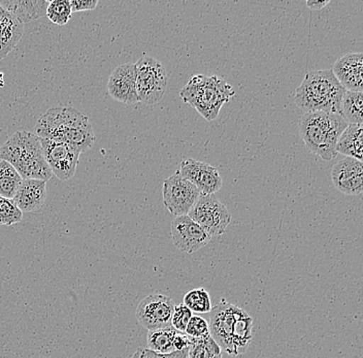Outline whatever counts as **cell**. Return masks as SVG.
Masks as SVG:
<instances>
[{"label":"cell","instance_id":"9","mask_svg":"<svg viewBox=\"0 0 363 358\" xmlns=\"http://www.w3.org/2000/svg\"><path fill=\"white\" fill-rule=\"evenodd\" d=\"M163 203L176 217L188 215L201 196L196 186L186 180L178 171L163 182Z\"/></svg>","mask_w":363,"mask_h":358},{"label":"cell","instance_id":"34","mask_svg":"<svg viewBox=\"0 0 363 358\" xmlns=\"http://www.w3.org/2000/svg\"><path fill=\"white\" fill-rule=\"evenodd\" d=\"M4 76L2 72H0V88L4 87Z\"/></svg>","mask_w":363,"mask_h":358},{"label":"cell","instance_id":"4","mask_svg":"<svg viewBox=\"0 0 363 358\" xmlns=\"http://www.w3.org/2000/svg\"><path fill=\"white\" fill-rule=\"evenodd\" d=\"M348 126L342 115L328 112L306 113L298 124L306 149L328 162L339 155L337 144Z\"/></svg>","mask_w":363,"mask_h":358},{"label":"cell","instance_id":"20","mask_svg":"<svg viewBox=\"0 0 363 358\" xmlns=\"http://www.w3.org/2000/svg\"><path fill=\"white\" fill-rule=\"evenodd\" d=\"M339 154L363 162V126L349 124L337 144Z\"/></svg>","mask_w":363,"mask_h":358},{"label":"cell","instance_id":"21","mask_svg":"<svg viewBox=\"0 0 363 358\" xmlns=\"http://www.w3.org/2000/svg\"><path fill=\"white\" fill-rule=\"evenodd\" d=\"M177 332H178L172 326L149 330L147 337V347L150 350L162 354L174 352V340Z\"/></svg>","mask_w":363,"mask_h":358},{"label":"cell","instance_id":"31","mask_svg":"<svg viewBox=\"0 0 363 358\" xmlns=\"http://www.w3.org/2000/svg\"><path fill=\"white\" fill-rule=\"evenodd\" d=\"M97 4H99V0H72L70 1L72 13L95 10Z\"/></svg>","mask_w":363,"mask_h":358},{"label":"cell","instance_id":"30","mask_svg":"<svg viewBox=\"0 0 363 358\" xmlns=\"http://www.w3.org/2000/svg\"><path fill=\"white\" fill-rule=\"evenodd\" d=\"M188 352H189V348L182 351H174L167 354L155 352L150 350L149 348H138L131 358H187Z\"/></svg>","mask_w":363,"mask_h":358},{"label":"cell","instance_id":"14","mask_svg":"<svg viewBox=\"0 0 363 358\" xmlns=\"http://www.w3.org/2000/svg\"><path fill=\"white\" fill-rule=\"evenodd\" d=\"M333 185L347 196L363 194V162L346 157L333 167L331 171Z\"/></svg>","mask_w":363,"mask_h":358},{"label":"cell","instance_id":"7","mask_svg":"<svg viewBox=\"0 0 363 358\" xmlns=\"http://www.w3.org/2000/svg\"><path fill=\"white\" fill-rule=\"evenodd\" d=\"M135 69L138 101L147 106L158 104L164 96L169 80L162 63L156 58L143 56L135 63Z\"/></svg>","mask_w":363,"mask_h":358},{"label":"cell","instance_id":"23","mask_svg":"<svg viewBox=\"0 0 363 358\" xmlns=\"http://www.w3.org/2000/svg\"><path fill=\"white\" fill-rule=\"evenodd\" d=\"M342 116L349 124L363 126V92L347 91Z\"/></svg>","mask_w":363,"mask_h":358},{"label":"cell","instance_id":"27","mask_svg":"<svg viewBox=\"0 0 363 358\" xmlns=\"http://www.w3.org/2000/svg\"><path fill=\"white\" fill-rule=\"evenodd\" d=\"M22 219L23 212L13 199L0 196V225H13L20 223Z\"/></svg>","mask_w":363,"mask_h":358},{"label":"cell","instance_id":"26","mask_svg":"<svg viewBox=\"0 0 363 358\" xmlns=\"http://www.w3.org/2000/svg\"><path fill=\"white\" fill-rule=\"evenodd\" d=\"M72 10L68 0H53L49 2L47 9L48 19L55 25L63 26L67 25L72 18Z\"/></svg>","mask_w":363,"mask_h":358},{"label":"cell","instance_id":"15","mask_svg":"<svg viewBox=\"0 0 363 358\" xmlns=\"http://www.w3.org/2000/svg\"><path fill=\"white\" fill-rule=\"evenodd\" d=\"M108 94L125 104L140 103L136 91V69L133 63H125L113 69L106 85Z\"/></svg>","mask_w":363,"mask_h":358},{"label":"cell","instance_id":"5","mask_svg":"<svg viewBox=\"0 0 363 358\" xmlns=\"http://www.w3.org/2000/svg\"><path fill=\"white\" fill-rule=\"evenodd\" d=\"M0 160L11 163L23 180L49 181L53 177L43 153L40 138L28 131H17L0 147Z\"/></svg>","mask_w":363,"mask_h":358},{"label":"cell","instance_id":"1","mask_svg":"<svg viewBox=\"0 0 363 358\" xmlns=\"http://www.w3.org/2000/svg\"><path fill=\"white\" fill-rule=\"evenodd\" d=\"M34 135L40 139L67 142L84 153L95 142L94 130L89 118L70 106H58L48 110L34 126Z\"/></svg>","mask_w":363,"mask_h":358},{"label":"cell","instance_id":"16","mask_svg":"<svg viewBox=\"0 0 363 358\" xmlns=\"http://www.w3.org/2000/svg\"><path fill=\"white\" fill-rule=\"evenodd\" d=\"M333 72L347 91L363 92V53H348L337 59Z\"/></svg>","mask_w":363,"mask_h":358},{"label":"cell","instance_id":"10","mask_svg":"<svg viewBox=\"0 0 363 358\" xmlns=\"http://www.w3.org/2000/svg\"><path fill=\"white\" fill-rule=\"evenodd\" d=\"M44 157L52 173L65 182L76 174L81 153L67 142L40 139Z\"/></svg>","mask_w":363,"mask_h":358},{"label":"cell","instance_id":"12","mask_svg":"<svg viewBox=\"0 0 363 358\" xmlns=\"http://www.w3.org/2000/svg\"><path fill=\"white\" fill-rule=\"evenodd\" d=\"M172 243L182 252L192 254L210 243L212 237L188 215L176 217L170 226Z\"/></svg>","mask_w":363,"mask_h":358},{"label":"cell","instance_id":"19","mask_svg":"<svg viewBox=\"0 0 363 358\" xmlns=\"http://www.w3.org/2000/svg\"><path fill=\"white\" fill-rule=\"evenodd\" d=\"M0 6L15 16L23 24L44 17L49 1L45 0H0Z\"/></svg>","mask_w":363,"mask_h":358},{"label":"cell","instance_id":"17","mask_svg":"<svg viewBox=\"0 0 363 358\" xmlns=\"http://www.w3.org/2000/svg\"><path fill=\"white\" fill-rule=\"evenodd\" d=\"M45 198L47 181L27 179L22 181L13 201L23 213H30L44 207Z\"/></svg>","mask_w":363,"mask_h":358},{"label":"cell","instance_id":"2","mask_svg":"<svg viewBox=\"0 0 363 358\" xmlns=\"http://www.w3.org/2000/svg\"><path fill=\"white\" fill-rule=\"evenodd\" d=\"M210 314V335L230 357H240L248 350L254 335L253 318L242 308L224 298Z\"/></svg>","mask_w":363,"mask_h":358},{"label":"cell","instance_id":"25","mask_svg":"<svg viewBox=\"0 0 363 358\" xmlns=\"http://www.w3.org/2000/svg\"><path fill=\"white\" fill-rule=\"evenodd\" d=\"M183 303L196 314H208L213 309L210 293L204 289H193L186 293Z\"/></svg>","mask_w":363,"mask_h":358},{"label":"cell","instance_id":"33","mask_svg":"<svg viewBox=\"0 0 363 358\" xmlns=\"http://www.w3.org/2000/svg\"><path fill=\"white\" fill-rule=\"evenodd\" d=\"M330 4V1L328 0V1H317V0H308L306 1V6H308L310 10L312 11H320L322 9L325 8L326 6Z\"/></svg>","mask_w":363,"mask_h":358},{"label":"cell","instance_id":"18","mask_svg":"<svg viewBox=\"0 0 363 358\" xmlns=\"http://www.w3.org/2000/svg\"><path fill=\"white\" fill-rule=\"evenodd\" d=\"M24 24L0 6V60L8 57L21 40Z\"/></svg>","mask_w":363,"mask_h":358},{"label":"cell","instance_id":"22","mask_svg":"<svg viewBox=\"0 0 363 358\" xmlns=\"http://www.w3.org/2000/svg\"><path fill=\"white\" fill-rule=\"evenodd\" d=\"M23 179L11 163L0 160V196L13 199Z\"/></svg>","mask_w":363,"mask_h":358},{"label":"cell","instance_id":"29","mask_svg":"<svg viewBox=\"0 0 363 358\" xmlns=\"http://www.w3.org/2000/svg\"><path fill=\"white\" fill-rule=\"evenodd\" d=\"M192 311L189 308L186 307L184 303L174 307V314H172V326L177 332H185L186 328L192 318Z\"/></svg>","mask_w":363,"mask_h":358},{"label":"cell","instance_id":"28","mask_svg":"<svg viewBox=\"0 0 363 358\" xmlns=\"http://www.w3.org/2000/svg\"><path fill=\"white\" fill-rule=\"evenodd\" d=\"M185 332L192 339H203V337L210 335V325L203 317L192 316L186 328Z\"/></svg>","mask_w":363,"mask_h":358},{"label":"cell","instance_id":"11","mask_svg":"<svg viewBox=\"0 0 363 358\" xmlns=\"http://www.w3.org/2000/svg\"><path fill=\"white\" fill-rule=\"evenodd\" d=\"M174 301L163 294H150L138 303L135 316L138 323L147 330L172 326L174 311Z\"/></svg>","mask_w":363,"mask_h":358},{"label":"cell","instance_id":"24","mask_svg":"<svg viewBox=\"0 0 363 358\" xmlns=\"http://www.w3.org/2000/svg\"><path fill=\"white\" fill-rule=\"evenodd\" d=\"M222 352L221 347L210 335L203 339H192L187 358H222Z\"/></svg>","mask_w":363,"mask_h":358},{"label":"cell","instance_id":"6","mask_svg":"<svg viewBox=\"0 0 363 358\" xmlns=\"http://www.w3.org/2000/svg\"><path fill=\"white\" fill-rule=\"evenodd\" d=\"M233 86L218 76L195 74L182 88L181 99L196 108L204 119L213 121L219 116L222 106L235 96Z\"/></svg>","mask_w":363,"mask_h":358},{"label":"cell","instance_id":"13","mask_svg":"<svg viewBox=\"0 0 363 358\" xmlns=\"http://www.w3.org/2000/svg\"><path fill=\"white\" fill-rule=\"evenodd\" d=\"M178 172L183 178L196 186L203 196L214 194L223 186L219 171L208 163L188 158L181 162Z\"/></svg>","mask_w":363,"mask_h":358},{"label":"cell","instance_id":"3","mask_svg":"<svg viewBox=\"0 0 363 358\" xmlns=\"http://www.w3.org/2000/svg\"><path fill=\"white\" fill-rule=\"evenodd\" d=\"M347 90L333 69L313 70L295 91V104L306 113L328 112L342 115Z\"/></svg>","mask_w":363,"mask_h":358},{"label":"cell","instance_id":"32","mask_svg":"<svg viewBox=\"0 0 363 358\" xmlns=\"http://www.w3.org/2000/svg\"><path fill=\"white\" fill-rule=\"evenodd\" d=\"M192 344V337L189 335L184 334V332H177L176 337L174 340V351L185 350V349L190 348Z\"/></svg>","mask_w":363,"mask_h":358},{"label":"cell","instance_id":"8","mask_svg":"<svg viewBox=\"0 0 363 358\" xmlns=\"http://www.w3.org/2000/svg\"><path fill=\"white\" fill-rule=\"evenodd\" d=\"M188 216L199 223L211 237L223 235L231 222L228 208L214 194H201Z\"/></svg>","mask_w":363,"mask_h":358}]
</instances>
